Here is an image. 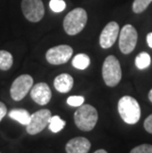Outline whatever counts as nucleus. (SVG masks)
Returning <instances> with one entry per match:
<instances>
[{
	"label": "nucleus",
	"instance_id": "obj_1",
	"mask_svg": "<svg viewBox=\"0 0 152 153\" xmlns=\"http://www.w3.org/2000/svg\"><path fill=\"white\" fill-rule=\"evenodd\" d=\"M119 114L128 125H135L141 116L140 106L136 100L130 96H124L118 103Z\"/></svg>",
	"mask_w": 152,
	"mask_h": 153
},
{
	"label": "nucleus",
	"instance_id": "obj_2",
	"mask_svg": "<svg viewBox=\"0 0 152 153\" xmlns=\"http://www.w3.org/2000/svg\"><path fill=\"white\" fill-rule=\"evenodd\" d=\"M98 122V112L91 105H81L74 113V123L80 131H90Z\"/></svg>",
	"mask_w": 152,
	"mask_h": 153
},
{
	"label": "nucleus",
	"instance_id": "obj_3",
	"mask_svg": "<svg viewBox=\"0 0 152 153\" xmlns=\"http://www.w3.org/2000/svg\"><path fill=\"white\" fill-rule=\"evenodd\" d=\"M88 16L85 9L75 8L65 16L63 20V29L69 36H75L81 32L86 26Z\"/></svg>",
	"mask_w": 152,
	"mask_h": 153
},
{
	"label": "nucleus",
	"instance_id": "obj_4",
	"mask_svg": "<svg viewBox=\"0 0 152 153\" xmlns=\"http://www.w3.org/2000/svg\"><path fill=\"white\" fill-rule=\"evenodd\" d=\"M102 76L107 86L115 87L122 79V68L118 58L114 55H109L106 58L102 67Z\"/></svg>",
	"mask_w": 152,
	"mask_h": 153
},
{
	"label": "nucleus",
	"instance_id": "obj_5",
	"mask_svg": "<svg viewBox=\"0 0 152 153\" xmlns=\"http://www.w3.org/2000/svg\"><path fill=\"white\" fill-rule=\"evenodd\" d=\"M33 77L29 74H22L13 81L10 88V95L14 101L23 100L34 85Z\"/></svg>",
	"mask_w": 152,
	"mask_h": 153
},
{
	"label": "nucleus",
	"instance_id": "obj_6",
	"mask_svg": "<svg viewBox=\"0 0 152 153\" xmlns=\"http://www.w3.org/2000/svg\"><path fill=\"white\" fill-rule=\"evenodd\" d=\"M50 118L51 113L47 109H43L34 113L33 115H31L30 122L26 126L27 132L31 135L40 133L48 126Z\"/></svg>",
	"mask_w": 152,
	"mask_h": 153
},
{
	"label": "nucleus",
	"instance_id": "obj_7",
	"mask_svg": "<svg viewBox=\"0 0 152 153\" xmlns=\"http://www.w3.org/2000/svg\"><path fill=\"white\" fill-rule=\"evenodd\" d=\"M137 43V32L132 25H125L119 33V47L124 54L130 53Z\"/></svg>",
	"mask_w": 152,
	"mask_h": 153
},
{
	"label": "nucleus",
	"instance_id": "obj_8",
	"mask_svg": "<svg viewBox=\"0 0 152 153\" xmlns=\"http://www.w3.org/2000/svg\"><path fill=\"white\" fill-rule=\"evenodd\" d=\"M21 8L25 18L32 23L40 22L44 18V6L42 0H22Z\"/></svg>",
	"mask_w": 152,
	"mask_h": 153
},
{
	"label": "nucleus",
	"instance_id": "obj_9",
	"mask_svg": "<svg viewBox=\"0 0 152 153\" xmlns=\"http://www.w3.org/2000/svg\"><path fill=\"white\" fill-rule=\"evenodd\" d=\"M73 54V48L68 45H59L50 48L46 53V59L53 65L66 63Z\"/></svg>",
	"mask_w": 152,
	"mask_h": 153
},
{
	"label": "nucleus",
	"instance_id": "obj_10",
	"mask_svg": "<svg viewBox=\"0 0 152 153\" xmlns=\"http://www.w3.org/2000/svg\"><path fill=\"white\" fill-rule=\"evenodd\" d=\"M119 27L117 22H110L106 25V27L103 29L101 35H100L99 43L101 48H109L113 47V45L116 43L119 37Z\"/></svg>",
	"mask_w": 152,
	"mask_h": 153
},
{
	"label": "nucleus",
	"instance_id": "obj_11",
	"mask_svg": "<svg viewBox=\"0 0 152 153\" xmlns=\"http://www.w3.org/2000/svg\"><path fill=\"white\" fill-rule=\"evenodd\" d=\"M31 98L39 105H47L51 99V91L50 86L44 82L36 84L31 89Z\"/></svg>",
	"mask_w": 152,
	"mask_h": 153
},
{
	"label": "nucleus",
	"instance_id": "obj_12",
	"mask_svg": "<svg viewBox=\"0 0 152 153\" xmlns=\"http://www.w3.org/2000/svg\"><path fill=\"white\" fill-rule=\"evenodd\" d=\"M91 148V143L85 137H74L66 143V153H88Z\"/></svg>",
	"mask_w": 152,
	"mask_h": 153
},
{
	"label": "nucleus",
	"instance_id": "obj_13",
	"mask_svg": "<svg viewBox=\"0 0 152 153\" xmlns=\"http://www.w3.org/2000/svg\"><path fill=\"white\" fill-rule=\"evenodd\" d=\"M73 83L74 81L72 76L67 73H62L54 78L53 86L59 93H67L72 89Z\"/></svg>",
	"mask_w": 152,
	"mask_h": 153
},
{
	"label": "nucleus",
	"instance_id": "obj_14",
	"mask_svg": "<svg viewBox=\"0 0 152 153\" xmlns=\"http://www.w3.org/2000/svg\"><path fill=\"white\" fill-rule=\"evenodd\" d=\"M8 115L12 120L20 123L23 126H27L31 119L30 113L24 109H13L9 112Z\"/></svg>",
	"mask_w": 152,
	"mask_h": 153
},
{
	"label": "nucleus",
	"instance_id": "obj_15",
	"mask_svg": "<svg viewBox=\"0 0 152 153\" xmlns=\"http://www.w3.org/2000/svg\"><path fill=\"white\" fill-rule=\"evenodd\" d=\"M72 65L76 69L84 70L90 65V57L86 53H78L73 57Z\"/></svg>",
	"mask_w": 152,
	"mask_h": 153
},
{
	"label": "nucleus",
	"instance_id": "obj_16",
	"mask_svg": "<svg viewBox=\"0 0 152 153\" xmlns=\"http://www.w3.org/2000/svg\"><path fill=\"white\" fill-rule=\"evenodd\" d=\"M13 65V55L7 51H0V69L9 70Z\"/></svg>",
	"mask_w": 152,
	"mask_h": 153
},
{
	"label": "nucleus",
	"instance_id": "obj_17",
	"mask_svg": "<svg viewBox=\"0 0 152 153\" xmlns=\"http://www.w3.org/2000/svg\"><path fill=\"white\" fill-rule=\"evenodd\" d=\"M135 66H136L138 69L140 70H143V69H146L147 67H149L150 63H151V57L149 53H138V55L135 57Z\"/></svg>",
	"mask_w": 152,
	"mask_h": 153
},
{
	"label": "nucleus",
	"instance_id": "obj_18",
	"mask_svg": "<svg viewBox=\"0 0 152 153\" xmlns=\"http://www.w3.org/2000/svg\"><path fill=\"white\" fill-rule=\"evenodd\" d=\"M64 126H65V122L61 120L59 116H51L50 123H48V128L51 132H59L60 131H62Z\"/></svg>",
	"mask_w": 152,
	"mask_h": 153
},
{
	"label": "nucleus",
	"instance_id": "obj_19",
	"mask_svg": "<svg viewBox=\"0 0 152 153\" xmlns=\"http://www.w3.org/2000/svg\"><path fill=\"white\" fill-rule=\"evenodd\" d=\"M152 0H134L132 3V11L135 14H139L146 10V8L149 6Z\"/></svg>",
	"mask_w": 152,
	"mask_h": 153
},
{
	"label": "nucleus",
	"instance_id": "obj_20",
	"mask_svg": "<svg viewBox=\"0 0 152 153\" xmlns=\"http://www.w3.org/2000/svg\"><path fill=\"white\" fill-rule=\"evenodd\" d=\"M50 8L56 13L62 12L66 8V3L64 0H50Z\"/></svg>",
	"mask_w": 152,
	"mask_h": 153
},
{
	"label": "nucleus",
	"instance_id": "obj_21",
	"mask_svg": "<svg viewBox=\"0 0 152 153\" xmlns=\"http://www.w3.org/2000/svg\"><path fill=\"white\" fill-rule=\"evenodd\" d=\"M84 101H85V99L82 96H70L67 98L66 102L71 107H80L83 105Z\"/></svg>",
	"mask_w": 152,
	"mask_h": 153
},
{
	"label": "nucleus",
	"instance_id": "obj_22",
	"mask_svg": "<svg viewBox=\"0 0 152 153\" xmlns=\"http://www.w3.org/2000/svg\"><path fill=\"white\" fill-rule=\"evenodd\" d=\"M130 153H152L151 144H141L132 148Z\"/></svg>",
	"mask_w": 152,
	"mask_h": 153
},
{
	"label": "nucleus",
	"instance_id": "obj_23",
	"mask_svg": "<svg viewBox=\"0 0 152 153\" xmlns=\"http://www.w3.org/2000/svg\"><path fill=\"white\" fill-rule=\"evenodd\" d=\"M144 128L147 132L152 133V114L144 120Z\"/></svg>",
	"mask_w": 152,
	"mask_h": 153
},
{
	"label": "nucleus",
	"instance_id": "obj_24",
	"mask_svg": "<svg viewBox=\"0 0 152 153\" xmlns=\"http://www.w3.org/2000/svg\"><path fill=\"white\" fill-rule=\"evenodd\" d=\"M6 114H7V108H6L5 104L0 102V122H1L3 118L6 116Z\"/></svg>",
	"mask_w": 152,
	"mask_h": 153
},
{
	"label": "nucleus",
	"instance_id": "obj_25",
	"mask_svg": "<svg viewBox=\"0 0 152 153\" xmlns=\"http://www.w3.org/2000/svg\"><path fill=\"white\" fill-rule=\"evenodd\" d=\"M146 41H147V44L149 45V48H152V33H149L147 35L146 37Z\"/></svg>",
	"mask_w": 152,
	"mask_h": 153
},
{
	"label": "nucleus",
	"instance_id": "obj_26",
	"mask_svg": "<svg viewBox=\"0 0 152 153\" xmlns=\"http://www.w3.org/2000/svg\"><path fill=\"white\" fill-rule=\"evenodd\" d=\"M148 99H149V101L152 103V88H151V90L149 91V93H148Z\"/></svg>",
	"mask_w": 152,
	"mask_h": 153
},
{
	"label": "nucleus",
	"instance_id": "obj_27",
	"mask_svg": "<svg viewBox=\"0 0 152 153\" xmlns=\"http://www.w3.org/2000/svg\"><path fill=\"white\" fill-rule=\"evenodd\" d=\"M94 153H108L106 150H104V149H99V150H97V151H95Z\"/></svg>",
	"mask_w": 152,
	"mask_h": 153
}]
</instances>
